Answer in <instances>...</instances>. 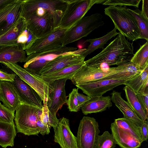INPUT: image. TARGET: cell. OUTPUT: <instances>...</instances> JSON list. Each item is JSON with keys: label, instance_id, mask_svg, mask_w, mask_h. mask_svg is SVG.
Segmentation results:
<instances>
[{"label": "cell", "instance_id": "1", "mask_svg": "<svg viewBox=\"0 0 148 148\" xmlns=\"http://www.w3.org/2000/svg\"><path fill=\"white\" fill-rule=\"evenodd\" d=\"M132 44L120 33L98 54L86 61L84 64L101 68L103 64L109 66L121 65L130 61L134 53Z\"/></svg>", "mask_w": 148, "mask_h": 148}, {"label": "cell", "instance_id": "2", "mask_svg": "<svg viewBox=\"0 0 148 148\" xmlns=\"http://www.w3.org/2000/svg\"><path fill=\"white\" fill-rule=\"evenodd\" d=\"M134 76L126 65L121 71L94 81L77 84L75 86L90 97L102 96L107 92L121 85H124Z\"/></svg>", "mask_w": 148, "mask_h": 148}, {"label": "cell", "instance_id": "3", "mask_svg": "<svg viewBox=\"0 0 148 148\" xmlns=\"http://www.w3.org/2000/svg\"><path fill=\"white\" fill-rule=\"evenodd\" d=\"M104 12L111 19L114 27L128 39L133 41L139 39L137 22L126 6H109L104 9Z\"/></svg>", "mask_w": 148, "mask_h": 148}, {"label": "cell", "instance_id": "4", "mask_svg": "<svg viewBox=\"0 0 148 148\" xmlns=\"http://www.w3.org/2000/svg\"><path fill=\"white\" fill-rule=\"evenodd\" d=\"M23 18L27 28L37 38L51 33L58 27L60 21L52 12L40 8Z\"/></svg>", "mask_w": 148, "mask_h": 148}, {"label": "cell", "instance_id": "5", "mask_svg": "<svg viewBox=\"0 0 148 148\" xmlns=\"http://www.w3.org/2000/svg\"><path fill=\"white\" fill-rule=\"evenodd\" d=\"M41 108L21 103L16 110L14 120L17 132L26 135H38L40 133L37 122L40 120Z\"/></svg>", "mask_w": 148, "mask_h": 148}, {"label": "cell", "instance_id": "6", "mask_svg": "<svg viewBox=\"0 0 148 148\" xmlns=\"http://www.w3.org/2000/svg\"><path fill=\"white\" fill-rule=\"evenodd\" d=\"M103 16L98 13L84 16L65 32L62 46L85 37L96 29L104 24Z\"/></svg>", "mask_w": 148, "mask_h": 148}, {"label": "cell", "instance_id": "7", "mask_svg": "<svg viewBox=\"0 0 148 148\" xmlns=\"http://www.w3.org/2000/svg\"><path fill=\"white\" fill-rule=\"evenodd\" d=\"M106 0H68L66 9L58 27L68 29L84 17L95 4H102Z\"/></svg>", "mask_w": 148, "mask_h": 148}, {"label": "cell", "instance_id": "8", "mask_svg": "<svg viewBox=\"0 0 148 148\" xmlns=\"http://www.w3.org/2000/svg\"><path fill=\"white\" fill-rule=\"evenodd\" d=\"M11 69L21 79L31 86L40 96L43 103L47 102L53 87L48 82L41 77L26 70L17 63H2Z\"/></svg>", "mask_w": 148, "mask_h": 148}, {"label": "cell", "instance_id": "9", "mask_svg": "<svg viewBox=\"0 0 148 148\" xmlns=\"http://www.w3.org/2000/svg\"><path fill=\"white\" fill-rule=\"evenodd\" d=\"M100 132L98 123L94 117L83 116L80 121L76 137L78 148H97Z\"/></svg>", "mask_w": 148, "mask_h": 148}, {"label": "cell", "instance_id": "10", "mask_svg": "<svg viewBox=\"0 0 148 148\" xmlns=\"http://www.w3.org/2000/svg\"><path fill=\"white\" fill-rule=\"evenodd\" d=\"M125 64L105 70L101 68H95L84 64L71 79L75 86L102 79L122 71Z\"/></svg>", "mask_w": 148, "mask_h": 148}, {"label": "cell", "instance_id": "11", "mask_svg": "<svg viewBox=\"0 0 148 148\" xmlns=\"http://www.w3.org/2000/svg\"><path fill=\"white\" fill-rule=\"evenodd\" d=\"M68 0H23L21 16L23 17L37 8H42L54 14L60 20Z\"/></svg>", "mask_w": 148, "mask_h": 148}, {"label": "cell", "instance_id": "12", "mask_svg": "<svg viewBox=\"0 0 148 148\" xmlns=\"http://www.w3.org/2000/svg\"><path fill=\"white\" fill-rule=\"evenodd\" d=\"M67 29L58 27L50 34L37 38L29 49L25 50L27 55L62 47L64 34Z\"/></svg>", "mask_w": 148, "mask_h": 148}, {"label": "cell", "instance_id": "13", "mask_svg": "<svg viewBox=\"0 0 148 148\" xmlns=\"http://www.w3.org/2000/svg\"><path fill=\"white\" fill-rule=\"evenodd\" d=\"M23 0H13L0 8V36L8 31L21 16Z\"/></svg>", "mask_w": 148, "mask_h": 148}, {"label": "cell", "instance_id": "14", "mask_svg": "<svg viewBox=\"0 0 148 148\" xmlns=\"http://www.w3.org/2000/svg\"><path fill=\"white\" fill-rule=\"evenodd\" d=\"M81 54L72 53L59 56L50 61L42 69L40 76H45L84 61Z\"/></svg>", "mask_w": 148, "mask_h": 148}, {"label": "cell", "instance_id": "15", "mask_svg": "<svg viewBox=\"0 0 148 148\" xmlns=\"http://www.w3.org/2000/svg\"><path fill=\"white\" fill-rule=\"evenodd\" d=\"M20 99L21 103L42 108L41 98L31 86L16 75L14 81L12 82Z\"/></svg>", "mask_w": 148, "mask_h": 148}, {"label": "cell", "instance_id": "16", "mask_svg": "<svg viewBox=\"0 0 148 148\" xmlns=\"http://www.w3.org/2000/svg\"><path fill=\"white\" fill-rule=\"evenodd\" d=\"M53 129L54 141L61 148H78L76 137L71 130L69 119L62 118L57 126Z\"/></svg>", "mask_w": 148, "mask_h": 148}, {"label": "cell", "instance_id": "17", "mask_svg": "<svg viewBox=\"0 0 148 148\" xmlns=\"http://www.w3.org/2000/svg\"><path fill=\"white\" fill-rule=\"evenodd\" d=\"M67 79L55 80L49 82L53 87L47 102L49 110L56 114L62 106L66 103L67 97L65 86Z\"/></svg>", "mask_w": 148, "mask_h": 148}, {"label": "cell", "instance_id": "18", "mask_svg": "<svg viewBox=\"0 0 148 148\" xmlns=\"http://www.w3.org/2000/svg\"><path fill=\"white\" fill-rule=\"evenodd\" d=\"M0 101L5 107L14 112L21 103L11 82L0 81Z\"/></svg>", "mask_w": 148, "mask_h": 148}, {"label": "cell", "instance_id": "19", "mask_svg": "<svg viewBox=\"0 0 148 148\" xmlns=\"http://www.w3.org/2000/svg\"><path fill=\"white\" fill-rule=\"evenodd\" d=\"M110 129L116 144L121 148H139L142 143L128 131L118 127L114 122Z\"/></svg>", "mask_w": 148, "mask_h": 148}, {"label": "cell", "instance_id": "20", "mask_svg": "<svg viewBox=\"0 0 148 148\" xmlns=\"http://www.w3.org/2000/svg\"><path fill=\"white\" fill-rule=\"evenodd\" d=\"M77 48L76 47L66 46L45 51L32 53L27 56L23 66L26 65L33 61L41 58L51 61L60 55L72 53L79 54L81 53V49L77 50Z\"/></svg>", "mask_w": 148, "mask_h": 148}, {"label": "cell", "instance_id": "21", "mask_svg": "<svg viewBox=\"0 0 148 148\" xmlns=\"http://www.w3.org/2000/svg\"><path fill=\"white\" fill-rule=\"evenodd\" d=\"M111 94V101L122 112L124 118L140 127L144 121L138 116L128 102L123 99L121 93L114 90Z\"/></svg>", "mask_w": 148, "mask_h": 148}, {"label": "cell", "instance_id": "22", "mask_svg": "<svg viewBox=\"0 0 148 148\" xmlns=\"http://www.w3.org/2000/svg\"><path fill=\"white\" fill-rule=\"evenodd\" d=\"M26 53L17 45L0 47V63L25 62Z\"/></svg>", "mask_w": 148, "mask_h": 148}, {"label": "cell", "instance_id": "23", "mask_svg": "<svg viewBox=\"0 0 148 148\" xmlns=\"http://www.w3.org/2000/svg\"><path fill=\"white\" fill-rule=\"evenodd\" d=\"M112 106L111 97L103 96L94 97L86 102L81 107L83 113L89 114L102 112Z\"/></svg>", "mask_w": 148, "mask_h": 148}, {"label": "cell", "instance_id": "24", "mask_svg": "<svg viewBox=\"0 0 148 148\" xmlns=\"http://www.w3.org/2000/svg\"><path fill=\"white\" fill-rule=\"evenodd\" d=\"M26 24L25 19L21 16L8 31L0 36V47L17 45V37Z\"/></svg>", "mask_w": 148, "mask_h": 148}, {"label": "cell", "instance_id": "25", "mask_svg": "<svg viewBox=\"0 0 148 148\" xmlns=\"http://www.w3.org/2000/svg\"><path fill=\"white\" fill-rule=\"evenodd\" d=\"M16 134L14 122L8 123L0 122V145L2 147H13Z\"/></svg>", "mask_w": 148, "mask_h": 148}, {"label": "cell", "instance_id": "26", "mask_svg": "<svg viewBox=\"0 0 148 148\" xmlns=\"http://www.w3.org/2000/svg\"><path fill=\"white\" fill-rule=\"evenodd\" d=\"M124 85L130 87L136 93L148 92V65L139 74L127 81Z\"/></svg>", "mask_w": 148, "mask_h": 148}, {"label": "cell", "instance_id": "27", "mask_svg": "<svg viewBox=\"0 0 148 148\" xmlns=\"http://www.w3.org/2000/svg\"><path fill=\"white\" fill-rule=\"evenodd\" d=\"M127 102L138 116L143 121L148 119L147 116L143 109L136 93L130 87L125 85L123 88Z\"/></svg>", "mask_w": 148, "mask_h": 148}, {"label": "cell", "instance_id": "28", "mask_svg": "<svg viewBox=\"0 0 148 148\" xmlns=\"http://www.w3.org/2000/svg\"><path fill=\"white\" fill-rule=\"evenodd\" d=\"M84 61L66 67L47 75L41 77L48 82L63 79L70 80L74 74L84 64Z\"/></svg>", "mask_w": 148, "mask_h": 148}, {"label": "cell", "instance_id": "29", "mask_svg": "<svg viewBox=\"0 0 148 148\" xmlns=\"http://www.w3.org/2000/svg\"><path fill=\"white\" fill-rule=\"evenodd\" d=\"M120 32H117L116 29L114 28L110 32L104 36L98 38L90 39L85 41L90 43L88 48L82 54L85 58L88 55L94 52L98 49L102 48L107 42L112 38L115 37Z\"/></svg>", "mask_w": 148, "mask_h": 148}, {"label": "cell", "instance_id": "30", "mask_svg": "<svg viewBox=\"0 0 148 148\" xmlns=\"http://www.w3.org/2000/svg\"><path fill=\"white\" fill-rule=\"evenodd\" d=\"M114 122L118 127L129 132L142 143L143 142L140 127L124 117L115 119Z\"/></svg>", "mask_w": 148, "mask_h": 148}, {"label": "cell", "instance_id": "31", "mask_svg": "<svg viewBox=\"0 0 148 148\" xmlns=\"http://www.w3.org/2000/svg\"><path fill=\"white\" fill-rule=\"evenodd\" d=\"M130 62L141 71L148 65V41L141 46L131 60Z\"/></svg>", "mask_w": 148, "mask_h": 148}, {"label": "cell", "instance_id": "32", "mask_svg": "<svg viewBox=\"0 0 148 148\" xmlns=\"http://www.w3.org/2000/svg\"><path fill=\"white\" fill-rule=\"evenodd\" d=\"M37 39L27 28L26 24L17 37L16 44L25 50L29 49Z\"/></svg>", "mask_w": 148, "mask_h": 148}, {"label": "cell", "instance_id": "33", "mask_svg": "<svg viewBox=\"0 0 148 148\" xmlns=\"http://www.w3.org/2000/svg\"><path fill=\"white\" fill-rule=\"evenodd\" d=\"M129 11L135 18L139 28L140 35L139 39L148 40V19L142 14L138 9L132 10L128 8Z\"/></svg>", "mask_w": 148, "mask_h": 148}, {"label": "cell", "instance_id": "34", "mask_svg": "<svg viewBox=\"0 0 148 148\" xmlns=\"http://www.w3.org/2000/svg\"><path fill=\"white\" fill-rule=\"evenodd\" d=\"M42 112L40 117V120L47 125L50 129L53 128L58 125L59 120L56 117V114L51 112L47 106V102L43 103Z\"/></svg>", "mask_w": 148, "mask_h": 148}, {"label": "cell", "instance_id": "35", "mask_svg": "<svg viewBox=\"0 0 148 148\" xmlns=\"http://www.w3.org/2000/svg\"><path fill=\"white\" fill-rule=\"evenodd\" d=\"M116 145L112 134L108 131L98 136L97 148H114Z\"/></svg>", "mask_w": 148, "mask_h": 148}, {"label": "cell", "instance_id": "36", "mask_svg": "<svg viewBox=\"0 0 148 148\" xmlns=\"http://www.w3.org/2000/svg\"><path fill=\"white\" fill-rule=\"evenodd\" d=\"M50 61L43 58H41L26 65L23 66L24 68L35 75L40 76L41 70Z\"/></svg>", "mask_w": 148, "mask_h": 148}, {"label": "cell", "instance_id": "37", "mask_svg": "<svg viewBox=\"0 0 148 148\" xmlns=\"http://www.w3.org/2000/svg\"><path fill=\"white\" fill-rule=\"evenodd\" d=\"M140 0H108L102 4L104 5L114 6H133L138 8Z\"/></svg>", "mask_w": 148, "mask_h": 148}, {"label": "cell", "instance_id": "38", "mask_svg": "<svg viewBox=\"0 0 148 148\" xmlns=\"http://www.w3.org/2000/svg\"><path fill=\"white\" fill-rule=\"evenodd\" d=\"M78 88H74L69 94V98L67 99V103L68 108L70 112H77L79 108L77 98V93Z\"/></svg>", "mask_w": 148, "mask_h": 148}, {"label": "cell", "instance_id": "39", "mask_svg": "<svg viewBox=\"0 0 148 148\" xmlns=\"http://www.w3.org/2000/svg\"><path fill=\"white\" fill-rule=\"evenodd\" d=\"M14 112L5 107L0 103V122L12 123L14 122Z\"/></svg>", "mask_w": 148, "mask_h": 148}, {"label": "cell", "instance_id": "40", "mask_svg": "<svg viewBox=\"0 0 148 148\" xmlns=\"http://www.w3.org/2000/svg\"><path fill=\"white\" fill-rule=\"evenodd\" d=\"M136 95L146 113L148 116V92H139Z\"/></svg>", "mask_w": 148, "mask_h": 148}, {"label": "cell", "instance_id": "41", "mask_svg": "<svg viewBox=\"0 0 148 148\" xmlns=\"http://www.w3.org/2000/svg\"><path fill=\"white\" fill-rule=\"evenodd\" d=\"M16 74L10 73L0 69V81H8L12 82L14 81Z\"/></svg>", "mask_w": 148, "mask_h": 148}, {"label": "cell", "instance_id": "42", "mask_svg": "<svg viewBox=\"0 0 148 148\" xmlns=\"http://www.w3.org/2000/svg\"><path fill=\"white\" fill-rule=\"evenodd\" d=\"M37 125L39 128L40 133L44 136L50 133V129L43 123L40 120H38L37 122Z\"/></svg>", "mask_w": 148, "mask_h": 148}, {"label": "cell", "instance_id": "43", "mask_svg": "<svg viewBox=\"0 0 148 148\" xmlns=\"http://www.w3.org/2000/svg\"><path fill=\"white\" fill-rule=\"evenodd\" d=\"M77 98L79 108H81L83 105L90 100L91 97L80 93L78 92L77 93Z\"/></svg>", "mask_w": 148, "mask_h": 148}, {"label": "cell", "instance_id": "44", "mask_svg": "<svg viewBox=\"0 0 148 148\" xmlns=\"http://www.w3.org/2000/svg\"><path fill=\"white\" fill-rule=\"evenodd\" d=\"M148 125V121L146 120L144 121L140 127L143 141H147V140Z\"/></svg>", "mask_w": 148, "mask_h": 148}, {"label": "cell", "instance_id": "45", "mask_svg": "<svg viewBox=\"0 0 148 148\" xmlns=\"http://www.w3.org/2000/svg\"><path fill=\"white\" fill-rule=\"evenodd\" d=\"M143 15L148 19V0H143L142 9L141 11Z\"/></svg>", "mask_w": 148, "mask_h": 148}, {"label": "cell", "instance_id": "46", "mask_svg": "<svg viewBox=\"0 0 148 148\" xmlns=\"http://www.w3.org/2000/svg\"><path fill=\"white\" fill-rule=\"evenodd\" d=\"M13 0H0V8L12 2Z\"/></svg>", "mask_w": 148, "mask_h": 148}, {"label": "cell", "instance_id": "47", "mask_svg": "<svg viewBox=\"0 0 148 148\" xmlns=\"http://www.w3.org/2000/svg\"></svg>", "mask_w": 148, "mask_h": 148}]
</instances>
